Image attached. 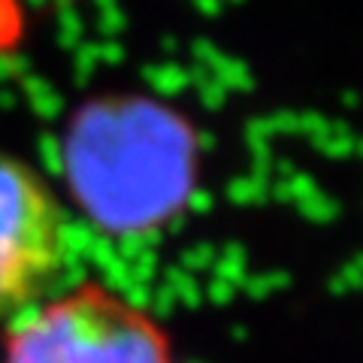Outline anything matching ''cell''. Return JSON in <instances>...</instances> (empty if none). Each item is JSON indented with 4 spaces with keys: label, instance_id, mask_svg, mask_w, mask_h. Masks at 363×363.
<instances>
[{
    "label": "cell",
    "instance_id": "1",
    "mask_svg": "<svg viewBox=\"0 0 363 363\" xmlns=\"http://www.w3.org/2000/svg\"><path fill=\"white\" fill-rule=\"evenodd\" d=\"M70 197L109 236H140L185 212L197 191L200 136L149 94L85 100L61 140Z\"/></svg>",
    "mask_w": 363,
    "mask_h": 363
},
{
    "label": "cell",
    "instance_id": "2",
    "mask_svg": "<svg viewBox=\"0 0 363 363\" xmlns=\"http://www.w3.org/2000/svg\"><path fill=\"white\" fill-rule=\"evenodd\" d=\"M4 363H173V351L143 309L104 285H82L21 318Z\"/></svg>",
    "mask_w": 363,
    "mask_h": 363
},
{
    "label": "cell",
    "instance_id": "3",
    "mask_svg": "<svg viewBox=\"0 0 363 363\" xmlns=\"http://www.w3.org/2000/svg\"><path fill=\"white\" fill-rule=\"evenodd\" d=\"M67 264L58 197L30 164L0 152V321L30 309Z\"/></svg>",
    "mask_w": 363,
    "mask_h": 363
}]
</instances>
